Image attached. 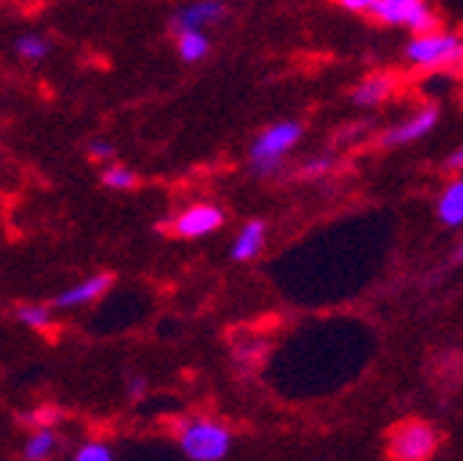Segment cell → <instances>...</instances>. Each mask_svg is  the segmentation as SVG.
<instances>
[{"label": "cell", "mask_w": 463, "mask_h": 461, "mask_svg": "<svg viewBox=\"0 0 463 461\" xmlns=\"http://www.w3.org/2000/svg\"><path fill=\"white\" fill-rule=\"evenodd\" d=\"M452 263L455 265H463V244H458V249L452 252Z\"/></svg>", "instance_id": "obj_25"}, {"label": "cell", "mask_w": 463, "mask_h": 461, "mask_svg": "<svg viewBox=\"0 0 463 461\" xmlns=\"http://www.w3.org/2000/svg\"><path fill=\"white\" fill-rule=\"evenodd\" d=\"M331 168H334V158H331V155H315V158H309V160L301 166L298 175H301V178H309V180H317V178H326Z\"/></svg>", "instance_id": "obj_19"}, {"label": "cell", "mask_w": 463, "mask_h": 461, "mask_svg": "<svg viewBox=\"0 0 463 461\" xmlns=\"http://www.w3.org/2000/svg\"><path fill=\"white\" fill-rule=\"evenodd\" d=\"M439 437L425 420H402L389 431V458L392 461H430Z\"/></svg>", "instance_id": "obj_4"}, {"label": "cell", "mask_w": 463, "mask_h": 461, "mask_svg": "<svg viewBox=\"0 0 463 461\" xmlns=\"http://www.w3.org/2000/svg\"><path fill=\"white\" fill-rule=\"evenodd\" d=\"M226 17V4L223 0H196V4L183 6L177 14L171 17V31L183 34V31H202L204 25L221 23Z\"/></svg>", "instance_id": "obj_8"}, {"label": "cell", "mask_w": 463, "mask_h": 461, "mask_svg": "<svg viewBox=\"0 0 463 461\" xmlns=\"http://www.w3.org/2000/svg\"><path fill=\"white\" fill-rule=\"evenodd\" d=\"M61 418H64V409H58V407H39V409L23 415V423L36 426V428H50L52 423H58Z\"/></svg>", "instance_id": "obj_17"}, {"label": "cell", "mask_w": 463, "mask_h": 461, "mask_svg": "<svg viewBox=\"0 0 463 461\" xmlns=\"http://www.w3.org/2000/svg\"><path fill=\"white\" fill-rule=\"evenodd\" d=\"M370 14L383 25H402L414 34H430L441 25V20L425 0H375Z\"/></svg>", "instance_id": "obj_5"}, {"label": "cell", "mask_w": 463, "mask_h": 461, "mask_svg": "<svg viewBox=\"0 0 463 461\" xmlns=\"http://www.w3.org/2000/svg\"><path fill=\"white\" fill-rule=\"evenodd\" d=\"M14 50L23 55L25 62H39V59H44V55H47L50 44H47L42 36H33V34H28V36H20V39H17Z\"/></svg>", "instance_id": "obj_15"}, {"label": "cell", "mask_w": 463, "mask_h": 461, "mask_svg": "<svg viewBox=\"0 0 463 461\" xmlns=\"http://www.w3.org/2000/svg\"><path fill=\"white\" fill-rule=\"evenodd\" d=\"M58 447V437L50 428H39L25 445V461H47Z\"/></svg>", "instance_id": "obj_14"}, {"label": "cell", "mask_w": 463, "mask_h": 461, "mask_svg": "<svg viewBox=\"0 0 463 461\" xmlns=\"http://www.w3.org/2000/svg\"><path fill=\"white\" fill-rule=\"evenodd\" d=\"M444 168L447 171H458V175H463V147L455 149L447 160H444Z\"/></svg>", "instance_id": "obj_24"}, {"label": "cell", "mask_w": 463, "mask_h": 461, "mask_svg": "<svg viewBox=\"0 0 463 461\" xmlns=\"http://www.w3.org/2000/svg\"><path fill=\"white\" fill-rule=\"evenodd\" d=\"M436 216L449 229L463 226V178H455L452 183L444 186V191L436 202Z\"/></svg>", "instance_id": "obj_12"}, {"label": "cell", "mask_w": 463, "mask_h": 461, "mask_svg": "<svg viewBox=\"0 0 463 461\" xmlns=\"http://www.w3.org/2000/svg\"><path fill=\"white\" fill-rule=\"evenodd\" d=\"M304 136V125L296 120H284L265 128L251 144V171L254 178H276L281 175L287 152L293 149Z\"/></svg>", "instance_id": "obj_1"}, {"label": "cell", "mask_w": 463, "mask_h": 461, "mask_svg": "<svg viewBox=\"0 0 463 461\" xmlns=\"http://www.w3.org/2000/svg\"><path fill=\"white\" fill-rule=\"evenodd\" d=\"M177 53L183 62L196 64L210 53V39L204 36V31H183L177 34Z\"/></svg>", "instance_id": "obj_13"}, {"label": "cell", "mask_w": 463, "mask_h": 461, "mask_svg": "<svg viewBox=\"0 0 463 461\" xmlns=\"http://www.w3.org/2000/svg\"><path fill=\"white\" fill-rule=\"evenodd\" d=\"M75 461H113V453H110V447L102 445V442H89V445H83V447L78 450Z\"/></svg>", "instance_id": "obj_20"}, {"label": "cell", "mask_w": 463, "mask_h": 461, "mask_svg": "<svg viewBox=\"0 0 463 461\" xmlns=\"http://www.w3.org/2000/svg\"><path fill=\"white\" fill-rule=\"evenodd\" d=\"M89 158L91 160H108V158H113V144H108V141H99V139H94V141H89Z\"/></svg>", "instance_id": "obj_21"}, {"label": "cell", "mask_w": 463, "mask_h": 461, "mask_svg": "<svg viewBox=\"0 0 463 461\" xmlns=\"http://www.w3.org/2000/svg\"><path fill=\"white\" fill-rule=\"evenodd\" d=\"M146 389H149V384H146L144 376H130V379H128V395H130L133 400H141V398L146 395Z\"/></svg>", "instance_id": "obj_22"}, {"label": "cell", "mask_w": 463, "mask_h": 461, "mask_svg": "<svg viewBox=\"0 0 463 461\" xmlns=\"http://www.w3.org/2000/svg\"><path fill=\"white\" fill-rule=\"evenodd\" d=\"M180 447L191 461H223L232 450V431L207 418L180 420Z\"/></svg>", "instance_id": "obj_3"}, {"label": "cell", "mask_w": 463, "mask_h": 461, "mask_svg": "<svg viewBox=\"0 0 463 461\" xmlns=\"http://www.w3.org/2000/svg\"><path fill=\"white\" fill-rule=\"evenodd\" d=\"M405 59L422 70H455L463 72V39L449 31L417 34L405 44Z\"/></svg>", "instance_id": "obj_2"}, {"label": "cell", "mask_w": 463, "mask_h": 461, "mask_svg": "<svg viewBox=\"0 0 463 461\" xmlns=\"http://www.w3.org/2000/svg\"><path fill=\"white\" fill-rule=\"evenodd\" d=\"M439 125V105H425L420 108L411 120H405L402 125L386 130L381 136L383 147H402V144H414L420 139H425L433 128Z\"/></svg>", "instance_id": "obj_7"}, {"label": "cell", "mask_w": 463, "mask_h": 461, "mask_svg": "<svg viewBox=\"0 0 463 461\" xmlns=\"http://www.w3.org/2000/svg\"><path fill=\"white\" fill-rule=\"evenodd\" d=\"M339 6L347 12H359V14H370V9L375 6V0H339Z\"/></svg>", "instance_id": "obj_23"}, {"label": "cell", "mask_w": 463, "mask_h": 461, "mask_svg": "<svg viewBox=\"0 0 463 461\" xmlns=\"http://www.w3.org/2000/svg\"><path fill=\"white\" fill-rule=\"evenodd\" d=\"M394 75H389V72H375V75H370V78H364L354 91H351V100H354V105H359V108H375V105H381L392 91H394Z\"/></svg>", "instance_id": "obj_11"}, {"label": "cell", "mask_w": 463, "mask_h": 461, "mask_svg": "<svg viewBox=\"0 0 463 461\" xmlns=\"http://www.w3.org/2000/svg\"><path fill=\"white\" fill-rule=\"evenodd\" d=\"M223 210L215 207V205H194L188 210H183L177 218H174V233H177L180 238H207L213 235L215 229L223 224Z\"/></svg>", "instance_id": "obj_6"}, {"label": "cell", "mask_w": 463, "mask_h": 461, "mask_svg": "<svg viewBox=\"0 0 463 461\" xmlns=\"http://www.w3.org/2000/svg\"><path fill=\"white\" fill-rule=\"evenodd\" d=\"M102 183L108 188H116V191H128V188L136 186V175H133L130 168H125V166H108L102 171Z\"/></svg>", "instance_id": "obj_16"}, {"label": "cell", "mask_w": 463, "mask_h": 461, "mask_svg": "<svg viewBox=\"0 0 463 461\" xmlns=\"http://www.w3.org/2000/svg\"><path fill=\"white\" fill-rule=\"evenodd\" d=\"M17 318L31 326V329H47L50 326V310L47 307H39V304H25L17 310Z\"/></svg>", "instance_id": "obj_18"}, {"label": "cell", "mask_w": 463, "mask_h": 461, "mask_svg": "<svg viewBox=\"0 0 463 461\" xmlns=\"http://www.w3.org/2000/svg\"><path fill=\"white\" fill-rule=\"evenodd\" d=\"M265 235H268V224L254 218L249 221L241 233L235 235V241H232V260L235 263H251L262 249H265Z\"/></svg>", "instance_id": "obj_10"}, {"label": "cell", "mask_w": 463, "mask_h": 461, "mask_svg": "<svg viewBox=\"0 0 463 461\" xmlns=\"http://www.w3.org/2000/svg\"><path fill=\"white\" fill-rule=\"evenodd\" d=\"M113 276L110 274H94L83 282H78L75 287H70V291H64L61 296H55V307L61 310H70V307H80V304H89L94 299H99L108 287H110Z\"/></svg>", "instance_id": "obj_9"}]
</instances>
